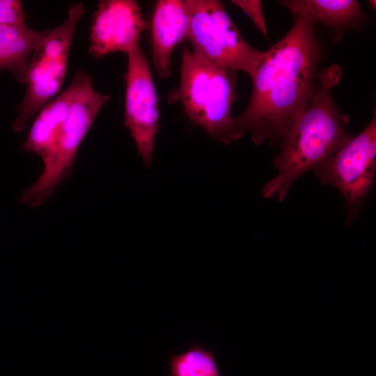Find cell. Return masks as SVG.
<instances>
[{"instance_id":"cell-13","label":"cell","mask_w":376,"mask_h":376,"mask_svg":"<svg viewBox=\"0 0 376 376\" xmlns=\"http://www.w3.org/2000/svg\"><path fill=\"white\" fill-rule=\"evenodd\" d=\"M49 30L42 31L23 26L0 25V70L10 71L25 84L31 56Z\"/></svg>"},{"instance_id":"cell-12","label":"cell","mask_w":376,"mask_h":376,"mask_svg":"<svg viewBox=\"0 0 376 376\" xmlns=\"http://www.w3.org/2000/svg\"><path fill=\"white\" fill-rule=\"evenodd\" d=\"M82 70L77 71L70 85L38 111L21 149L38 155L42 159L52 149L65 122L79 88Z\"/></svg>"},{"instance_id":"cell-7","label":"cell","mask_w":376,"mask_h":376,"mask_svg":"<svg viewBox=\"0 0 376 376\" xmlns=\"http://www.w3.org/2000/svg\"><path fill=\"white\" fill-rule=\"evenodd\" d=\"M376 169V113L366 127L352 136L329 159L318 166L323 184L337 188L343 195L351 220L370 189Z\"/></svg>"},{"instance_id":"cell-5","label":"cell","mask_w":376,"mask_h":376,"mask_svg":"<svg viewBox=\"0 0 376 376\" xmlns=\"http://www.w3.org/2000/svg\"><path fill=\"white\" fill-rule=\"evenodd\" d=\"M190 14L187 38L193 52L226 70L246 72L252 78L265 52L251 46L216 0H186Z\"/></svg>"},{"instance_id":"cell-4","label":"cell","mask_w":376,"mask_h":376,"mask_svg":"<svg viewBox=\"0 0 376 376\" xmlns=\"http://www.w3.org/2000/svg\"><path fill=\"white\" fill-rule=\"evenodd\" d=\"M109 99V95L95 91L91 77L82 71L62 130L55 145L42 159L44 168L40 175L19 196L21 204L42 205L69 175L81 143Z\"/></svg>"},{"instance_id":"cell-11","label":"cell","mask_w":376,"mask_h":376,"mask_svg":"<svg viewBox=\"0 0 376 376\" xmlns=\"http://www.w3.org/2000/svg\"><path fill=\"white\" fill-rule=\"evenodd\" d=\"M279 3L292 13L307 16L316 29H324L332 43L339 41L347 31L361 29L368 19L366 13L354 0H285Z\"/></svg>"},{"instance_id":"cell-14","label":"cell","mask_w":376,"mask_h":376,"mask_svg":"<svg viewBox=\"0 0 376 376\" xmlns=\"http://www.w3.org/2000/svg\"><path fill=\"white\" fill-rule=\"evenodd\" d=\"M169 376H221L214 353L199 344H191L180 354H171Z\"/></svg>"},{"instance_id":"cell-1","label":"cell","mask_w":376,"mask_h":376,"mask_svg":"<svg viewBox=\"0 0 376 376\" xmlns=\"http://www.w3.org/2000/svg\"><path fill=\"white\" fill-rule=\"evenodd\" d=\"M290 30L260 61L251 78L253 88L243 113L233 118L242 138L251 133L259 145L280 146L317 84L323 48L313 22L292 13Z\"/></svg>"},{"instance_id":"cell-3","label":"cell","mask_w":376,"mask_h":376,"mask_svg":"<svg viewBox=\"0 0 376 376\" xmlns=\"http://www.w3.org/2000/svg\"><path fill=\"white\" fill-rule=\"evenodd\" d=\"M236 88V71L217 67L185 47L180 84L169 100L180 102L187 117L212 138L230 143L241 138L231 116Z\"/></svg>"},{"instance_id":"cell-17","label":"cell","mask_w":376,"mask_h":376,"mask_svg":"<svg viewBox=\"0 0 376 376\" xmlns=\"http://www.w3.org/2000/svg\"><path fill=\"white\" fill-rule=\"evenodd\" d=\"M369 5L370 6L371 8L373 10H375V6H376V1L374 0H370V1H368Z\"/></svg>"},{"instance_id":"cell-2","label":"cell","mask_w":376,"mask_h":376,"mask_svg":"<svg viewBox=\"0 0 376 376\" xmlns=\"http://www.w3.org/2000/svg\"><path fill=\"white\" fill-rule=\"evenodd\" d=\"M340 77L337 65L320 69L312 94L279 146L274 162L278 175L264 186L265 198L285 199L294 180L326 162L352 137L347 130L349 117L331 95Z\"/></svg>"},{"instance_id":"cell-10","label":"cell","mask_w":376,"mask_h":376,"mask_svg":"<svg viewBox=\"0 0 376 376\" xmlns=\"http://www.w3.org/2000/svg\"><path fill=\"white\" fill-rule=\"evenodd\" d=\"M189 26L190 14L185 1L156 3L151 19V39L153 63L159 77L169 76L173 51L187 38Z\"/></svg>"},{"instance_id":"cell-16","label":"cell","mask_w":376,"mask_h":376,"mask_svg":"<svg viewBox=\"0 0 376 376\" xmlns=\"http://www.w3.org/2000/svg\"><path fill=\"white\" fill-rule=\"evenodd\" d=\"M231 2L246 14L257 29L268 38L267 29L263 13L261 3L258 0H233Z\"/></svg>"},{"instance_id":"cell-8","label":"cell","mask_w":376,"mask_h":376,"mask_svg":"<svg viewBox=\"0 0 376 376\" xmlns=\"http://www.w3.org/2000/svg\"><path fill=\"white\" fill-rule=\"evenodd\" d=\"M127 55L125 75V125L134 141L139 155L150 166L159 130L155 87L147 58L139 46Z\"/></svg>"},{"instance_id":"cell-15","label":"cell","mask_w":376,"mask_h":376,"mask_svg":"<svg viewBox=\"0 0 376 376\" xmlns=\"http://www.w3.org/2000/svg\"><path fill=\"white\" fill-rule=\"evenodd\" d=\"M25 13L18 0H0V25H25Z\"/></svg>"},{"instance_id":"cell-6","label":"cell","mask_w":376,"mask_h":376,"mask_svg":"<svg viewBox=\"0 0 376 376\" xmlns=\"http://www.w3.org/2000/svg\"><path fill=\"white\" fill-rule=\"evenodd\" d=\"M84 13L83 3L71 6L65 22L49 30L35 49L27 70L25 95L12 123L14 131L22 132L28 121L61 88L73 35Z\"/></svg>"},{"instance_id":"cell-9","label":"cell","mask_w":376,"mask_h":376,"mask_svg":"<svg viewBox=\"0 0 376 376\" xmlns=\"http://www.w3.org/2000/svg\"><path fill=\"white\" fill-rule=\"evenodd\" d=\"M147 27L136 1H100L91 27L89 52L95 58L116 52L127 54L139 46Z\"/></svg>"}]
</instances>
